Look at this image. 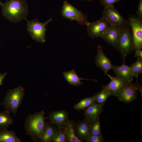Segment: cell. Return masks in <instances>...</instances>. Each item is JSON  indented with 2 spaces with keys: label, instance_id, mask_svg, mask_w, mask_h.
Returning a JSON list of instances; mask_svg holds the SVG:
<instances>
[{
  "label": "cell",
  "instance_id": "obj_28",
  "mask_svg": "<svg viewBox=\"0 0 142 142\" xmlns=\"http://www.w3.org/2000/svg\"><path fill=\"white\" fill-rule=\"evenodd\" d=\"M86 141L87 142H102L104 141V139L102 135L91 134Z\"/></svg>",
  "mask_w": 142,
  "mask_h": 142
},
{
  "label": "cell",
  "instance_id": "obj_20",
  "mask_svg": "<svg viewBox=\"0 0 142 142\" xmlns=\"http://www.w3.org/2000/svg\"><path fill=\"white\" fill-rule=\"evenodd\" d=\"M52 124L45 122L39 139L41 142H50L52 136L56 131L55 129Z\"/></svg>",
  "mask_w": 142,
  "mask_h": 142
},
{
  "label": "cell",
  "instance_id": "obj_12",
  "mask_svg": "<svg viewBox=\"0 0 142 142\" xmlns=\"http://www.w3.org/2000/svg\"><path fill=\"white\" fill-rule=\"evenodd\" d=\"M139 89L135 84L132 82L129 84L118 97L120 102L127 103H131L137 98V91Z\"/></svg>",
  "mask_w": 142,
  "mask_h": 142
},
{
  "label": "cell",
  "instance_id": "obj_11",
  "mask_svg": "<svg viewBox=\"0 0 142 142\" xmlns=\"http://www.w3.org/2000/svg\"><path fill=\"white\" fill-rule=\"evenodd\" d=\"M95 62L97 66L102 70L106 75L112 69L113 65L111 61L104 54L101 45L98 46Z\"/></svg>",
  "mask_w": 142,
  "mask_h": 142
},
{
  "label": "cell",
  "instance_id": "obj_8",
  "mask_svg": "<svg viewBox=\"0 0 142 142\" xmlns=\"http://www.w3.org/2000/svg\"><path fill=\"white\" fill-rule=\"evenodd\" d=\"M102 14L103 17L111 25L117 26L122 29L128 25L127 20L123 17L113 5L104 6Z\"/></svg>",
  "mask_w": 142,
  "mask_h": 142
},
{
  "label": "cell",
  "instance_id": "obj_13",
  "mask_svg": "<svg viewBox=\"0 0 142 142\" xmlns=\"http://www.w3.org/2000/svg\"><path fill=\"white\" fill-rule=\"evenodd\" d=\"M91 122H89L85 119L75 123L74 130L75 134L82 142L86 141L91 134Z\"/></svg>",
  "mask_w": 142,
  "mask_h": 142
},
{
  "label": "cell",
  "instance_id": "obj_7",
  "mask_svg": "<svg viewBox=\"0 0 142 142\" xmlns=\"http://www.w3.org/2000/svg\"><path fill=\"white\" fill-rule=\"evenodd\" d=\"M141 19L134 15H130L127 20L132 31L134 50L142 48V22Z\"/></svg>",
  "mask_w": 142,
  "mask_h": 142
},
{
  "label": "cell",
  "instance_id": "obj_14",
  "mask_svg": "<svg viewBox=\"0 0 142 142\" xmlns=\"http://www.w3.org/2000/svg\"><path fill=\"white\" fill-rule=\"evenodd\" d=\"M48 118L51 124L56 125L59 130H61L68 120V113L64 110L52 111Z\"/></svg>",
  "mask_w": 142,
  "mask_h": 142
},
{
  "label": "cell",
  "instance_id": "obj_18",
  "mask_svg": "<svg viewBox=\"0 0 142 142\" xmlns=\"http://www.w3.org/2000/svg\"><path fill=\"white\" fill-rule=\"evenodd\" d=\"M75 124L73 120H68L62 129L65 134L66 142H82L75 134L74 130Z\"/></svg>",
  "mask_w": 142,
  "mask_h": 142
},
{
  "label": "cell",
  "instance_id": "obj_22",
  "mask_svg": "<svg viewBox=\"0 0 142 142\" xmlns=\"http://www.w3.org/2000/svg\"><path fill=\"white\" fill-rule=\"evenodd\" d=\"M112 95L109 90L102 87V90L93 96L95 99V102L103 106L108 99Z\"/></svg>",
  "mask_w": 142,
  "mask_h": 142
},
{
  "label": "cell",
  "instance_id": "obj_9",
  "mask_svg": "<svg viewBox=\"0 0 142 142\" xmlns=\"http://www.w3.org/2000/svg\"><path fill=\"white\" fill-rule=\"evenodd\" d=\"M111 25L102 17L96 21L89 22L87 25L88 34L92 38L102 37L103 34Z\"/></svg>",
  "mask_w": 142,
  "mask_h": 142
},
{
  "label": "cell",
  "instance_id": "obj_31",
  "mask_svg": "<svg viewBox=\"0 0 142 142\" xmlns=\"http://www.w3.org/2000/svg\"><path fill=\"white\" fill-rule=\"evenodd\" d=\"M135 57L142 59V50H135Z\"/></svg>",
  "mask_w": 142,
  "mask_h": 142
},
{
  "label": "cell",
  "instance_id": "obj_3",
  "mask_svg": "<svg viewBox=\"0 0 142 142\" xmlns=\"http://www.w3.org/2000/svg\"><path fill=\"white\" fill-rule=\"evenodd\" d=\"M24 94V89L21 86L10 89L0 105L4 106L5 110L15 115L22 101Z\"/></svg>",
  "mask_w": 142,
  "mask_h": 142
},
{
  "label": "cell",
  "instance_id": "obj_6",
  "mask_svg": "<svg viewBox=\"0 0 142 142\" xmlns=\"http://www.w3.org/2000/svg\"><path fill=\"white\" fill-rule=\"evenodd\" d=\"M62 16L71 21L75 20L79 24L87 25L89 22L88 17L84 14L81 11L69 3L67 1L63 2L61 11Z\"/></svg>",
  "mask_w": 142,
  "mask_h": 142
},
{
  "label": "cell",
  "instance_id": "obj_15",
  "mask_svg": "<svg viewBox=\"0 0 142 142\" xmlns=\"http://www.w3.org/2000/svg\"><path fill=\"white\" fill-rule=\"evenodd\" d=\"M103 106L95 102L92 103L84 110L85 119L90 122L96 120L103 110Z\"/></svg>",
  "mask_w": 142,
  "mask_h": 142
},
{
  "label": "cell",
  "instance_id": "obj_16",
  "mask_svg": "<svg viewBox=\"0 0 142 142\" xmlns=\"http://www.w3.org/2000/svg\"><path fill=\"white\" fill-rule=\"evenodd\" d=\"M122 29L119 27L111 25L103 34L102 38L106 43L114 47Z\"/></svg>",
  "mask_w": 142,
  "mask_h": 142
},
{
  "label": "cell",
  "instance_id": "obj_25",
  "mask_svg": "<svg viewBox=\"0 0 142 142\" xmlns=\"http://www.w3.org/2000/svg\"><path fill=\"white\" fill-rule=\"evenodd\" d=\"M134 76L137 79L142 73V59L138 58L136 60L130 67Z\"/></svg>",
  "mask_w": 142,
  "mask_h": 142
},
{
  "label": "cell",
  "instance_id": "obj_30",
  "mask_svg": "<svg viewBox=\"0 0 142 142\" xmlns=\"http://www.w3.org/2000/svg\"><path fill=\"white\" fill-rule=\"evenodd\" d=\"M136 14L138 15V17L141 19L142 18V0H139L138 8Z\"/></svg>",
  "mask_w": 142,
  "mask_h": 142
},
{
  "label": "cell",
  "instance_id": "obj_27",
  "mask_svg": "<svg viewBox=\"0 0 142 142\" xmlns=\"http://www.w3.org/2000/svg\"><path fill=\"white\" fill-rule=\"evenodd\" d=\"M66 138L65 133L62 130L56 131L52 138L50 142H65Z\"/></svg>",
  "mask_w": 142,
  "mask_h": 142
},
{
  "label": "cell",
  "instance_id": "obj_32",
  "mask_svg": "<svg viewBox=\"0 0 142 142\" xmlns=\"http://www.w3.org/2000/svg\"><path fill=\"white\" fill-rule=\"evenodd\" d=\"M7 74L6 73L2 74H0V86L2 84V81Z\"/></svg>",
  "mask_w": 142,
  "mask_h": 142
},
{
  "label": "cell",
  "instance_id": "obj_1",
  "mask_svg": "<svg viewBox=\"0 0 142 142\" xmlns=\"http://www.w3.org/2000/svg\"><path fill=\"white\" fill-rule=\"evenodd\" d=\"M1 5L3 14L11 22L16 23L25 19L28 13L25 0H8Z\"/></svg>",
  "mask_w": 142,
  "mask_h": 142
},
{
  "label": "cell",
  "instance_id": "obj_21",
  "mask_svg": "<svg viewBox=\"0 0 142 142\" xmlns=\"http://www.w3.org/2000/svg\"><path fill=\"white\" fill-rule=\"evenodd\" d=\"M13 131L7 129L0 130V142H21Z\"/></svg>",
  "mask_w": 142,
  "mask_h": 142
},
{
  "label": "cell",
  "instance_id": "obj_26",
  "mask_svg": "<svg viewBox=\"0 0 142 142\" xmlns=\"http://www.w3.org/2000/svg\"><path fill=\"white\" fill-rule=\"evenodd\" d=\"M91 134L96 135H102L100 126L99 117L95 121L92 122L90 126Z\"/></svg>",
  "mask_w": 142,
  "mask_h": 142
},
{
  "label": "cell",
  "instance_id": "obj_4",
  "mask_svg": "<svg viewBox=\"0 0 142 142\" xmlns=\"http://www.w3.org/2000/svg\"><path fill=\"white\" fill-rule=\"evenodd\" d=\"M129 24L121 29L117 42L114 46L124 60L134 50L132 33Z\"/></svg>",
  "mask_w": 142,
  "mask_h": 142
},
{
  "label": "cell",
  "instance_id": "obj_10",
  "mask_svg": "<svg viewBox=\"0 0 142 142\" xmlns=\"http://www.w3.org/2000/svg\"><path fill=\"white\" fill-rule=\"evenodd\" d=\"M106 75L111 80L108 84L102 87L109 90L112 95L116 97H118L124 88L131 83L122 78L111 76L108 74Z\"/></svg>",
  "mask_w": 142,
  "mask_h": 142
},
{
  "label": "cell",
  "instance_id": "obj_5",
  "mask_svg": "<svg viewBox=\"0 0 142 142\" xmlns=\"http://www.w3.org/2000/svg\"><path fill=\"white\" fill-rule=\"evenodd\" d=\"M27 21V30L32 39L38 42L44 43L46 41V25L52 20V18L44 23L39 21L36 18Z\"/></svg>",
  "mask_w": 142,
  "mask_h": 142
},
{
  "label": "cell",
  "instance_id": "obj_23",
  "mask_svg": "<svg viewBox=\"0 0 142 142\" xmlns=\"http://www.w3.org/2000/svg\"><path fill=\"white\" fill-rule=\"evenodd\" d=\"M10 113L4 110L0 111V130L7 129L13 122Z\"/></svg>",
  "mask_w": 142,
  "mask_h": 142
},
{
  "label": "cell",
  "instance_id": "obj_17",
  "mask_svg": "<svg viewBox=\"0 0 142 142\" xmlns=\"http://www.w3.org/2000/svg\"><path fill=\"white\" fill-rule=\"evenodd\" d=\"M112 69L117 77L125 79L130 82H132L134 76L130 68L124 63L121 66L113 65Z\"/></svg>",
  "mask_w": 142,
  "mask_h": 142
},
{
  "label": "cell",
  "instance_id": "obj_2",
  "mask_svg": "<svg viewBox=\"0 0 142 142\" xmlns=\"http://www.w3.org/2000/svg\"><path fill=\"white\" fill-rule=\"evenodd\" d=\"M44 114V112L42 110L29 114L25 120L24 127L26 134L34 141H39L45 123Z\"/></svg>",
  "mask_w": 142,
  "mask_h": 142
},
{
  "label": "cell",
  "instance_id": "obj_29",
  "mask_svg": "<svg viewBox=\"0 0 142 142\" xmlns=\"http://www.w3.org/2000/svg\"><path fill=\"white\" fill-rule=\"evenodd\" d=\"M121 0H100L101 4L106 6L108 5H113V4L120 2Z\"/></svg>",
  "mask_w": 142,
  "mask_h": 142
},
{
  "label": "cell",
  "instance_id": "obj_34",
  "mask_svg": "<svg viewBox=\"0 0 142 142\" xmlns=\"http://www.w3.org/2000/svg\"><path fill=\"white\" fill-rule=\"evenodd\" d=\"M2 4V3L0 1V4L1 5Z\"/></svg>",
  "mask_w": 142,
  "mask_h": 142
},
{
  "label": "cell",
  "instance_id": "obj_33",
  "mask_svg": "<svg viewBox=\"0 0 142 142\" xmlns=\"http://www.w3.org/2000/svg\"><path fill=\"white\" fill-rule=\"evenodd\" d=\"M81 0L87 1H93L94 0Z\"/></svg>",
  "mask_w": 142,
  "mask_h": 142
},
{
  "label": "cell",
  "instance_id": "obj_19",
  "mask_svg": "<svg viewBox=\"0 0 142 142\" xmlns=\"http://www.w3.org/2000/svg\"><path fill=\"white\" fill-rule=\"evenodd\" d=\"M63 74L65 79L70 85L76 87L80 86L83 84V83L81 82L82 80H91L97 82L95 79H90L80 77L74 69L67 71L64 72Z\"/></svg>",
  "mask_w": 142,
  "mask_h": 142
},
{
  "label": "cell",
  "instance_id": "obj_24",
  "mask_svg": "<svg viewBox=\"0 0 142 142\" xmlns=\"http://www.w3.org/2000/svg\"><path fill=\"white\" fill-rule=\"evenodd\" d=\"M94 102H95V99L94 96L84 98L75 104L74 106V108L78 111L84 110Z\"/></svg>",
  "mask_w": 142,
  "mask_h": 142
}]
</instances>
